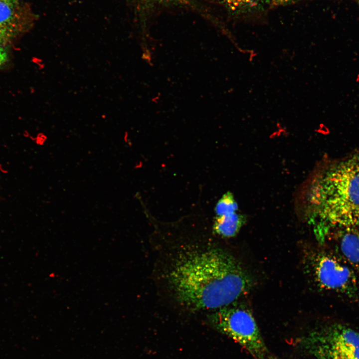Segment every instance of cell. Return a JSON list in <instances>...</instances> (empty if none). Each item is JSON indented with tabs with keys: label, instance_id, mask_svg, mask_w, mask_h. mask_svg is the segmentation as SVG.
<instances>
[{
	"label": "cell",
	"instance_id": "obj_9",
	"mask_svg": "<svg viewBox=\"0 0 359 359\" xmlns=\"http://www.w3.org/2000/svg\"><path fill=\"white\" fill-rule=\"evenodd\" d=\"M238 205L233 195L230 192L223 195L217 202L215 212L217 216H220L236 212Z\"/></svg>",
	"mask_w": 359,
	"mask_h": 359
},
{
	"label": "cell",
	"instance_id": "obj_2",
	"mask_svg": "<svg viewBox=\"0 0 359 359\" xmlns=\"http://www.w3.org/2000/svg\"><path fill=\"white\" fill-rule=\"evenodd\" d=\"M313 196L319 240L334 228L359 227V150L327 166L316 180Z\"/></svg>",
	"mask_w": 359,
	"mask_h": 359
},
{
	"label": "cell",
	"instance_id": "obj_16",
	"mask_svg": "<svg viewBox=\"0 0 359 359\" xmlns=\"http://www.w3.org/2000/svg\"><path fill=\"white\" fill-rule=\"evenodd\" d=\"M357 0V1H359V0Z\"/></svg>",
	"mask_w": 359,
	"mask_h": 359
},
{
	"label": "cell",
	"instance_id": "obj_10",
	"mask_svg": "<svg viewBox=\"0 0 359 359\" xmlns=\"http://www.w3.org/2000/svg\"><path fill=\"white\" fill-rule=\"evenodd\" d=\"M23 31L16 27L0 25V45L5 46Z\"/></svg>",
	"mask_w": 359,
	"mask_h": 359
},
{
	"label": "cell",
	"instance_id": "obj_13",
	"mask_svg": "<svg viewBox=\"0 0 359 359\" xmlns=\"http://www.w3.org/2000/svg\"><path fill=\"white\" fill-rule=\"evenodd\" d=\"M293 0H271L272 4L274 5H280L289 2Z\"/></svg>",
	"mask_w": 359,
	"mask_h": 359
},
{
	"label": "cell",
	"instance_id": "obj_15",
	"mask_svg": "<svg viewBox=\"0 0 359 359\" xmlns=\"http://www.w3.org/2000/svg\"><path fill=\"white\" fill-rule=\"evenodd\" d=\"M150 0V1H158V2H160V1H166V0L167 1V0Z\"/></svg>",
	"mask_w": 359,
	"mask_h": 359
},
{
	"label": "cell",
	"instance_id": "obj_1",
	"mask_svg": "<svg viewBox=\"0 0 359 359\" xmlns=\"http://www.w3.org/2000/svg\"><path fill=\"white\" fill-rule=\"evenodd\" d=\"M152 245L154 279L171 307L210 313L235 303L251 287V278L239 261L211 238Z\"/></svg>",
	"mask_w": 359,
	"mask_h": 359
},
{
	"label": "cell",
	"instance_id": "obj_11",
	"mask_svg": "<svg viewBox=\"0 0 359 359\" xmlns=\"http://www.w3.org/2000/svg\"><path fill=\"white\" fill-rule=\"evenodd\" d=\"M232 10L243 9L255 6L259 0H221Z\"/></svg>",
	"mask_w": 359,
	"mask_h": 359
},
{
	"label": "cell",
	"instance_id": "obj_12",
	"mask_svg": "<svg viewBox=\"0 0 359 359\" xmlns=\"http://www.w3.org/2000/svg\"><path fill=\"white\" fill-rule=\"evenodd\" d=\"M8 59V53L5 46L0 45V67L4 65Z\"/></svg>",
	"mask_w": 359,
	"mask_h": 359
},
{
	"label": "cell",
	"instance_id": "obj_3",
	"mask_svg": "<svg viewBox=\"0 0 359 359\" xmlns=\"http://www.w3.org/2000/svg\"><path fill=\"white\" fill-rule=\"evenodd\" d=\"M208 323L244 348L255 359L269 355L257 323L251 313L234 303L209 313Z\"/></svg>",
	"mask_w": 359,
	"mask_h": 359
},
{
	"label": "cell",
	"instance_id": "obj_5",
	"mask_svg": "<svg viewBox=\"0 0 359 359\" xmlns=\"http://www.w3.org/2000/svg\"><path fill=\"white\" fill-rule=\"evenodd\" d=\"M312 263L315 279L322 289L351 297L358 291L355 273L347 262L331 253L321 252Z\"/></svg>",
	"mask_w": 359,
	"mask_h": 359
},
{
	"label": "cell",
	"instance_id": "obj_7",
	"mask_svg": "<svg viewBox=\"0 0 359 359\" xmlns=\"http://www.w3.org/2000/svg\"><path fill=\"white\" fill-rule=\"evenodd\" d=\"M20 0H0V25L23 30L31 21L24 20Z\"/></svg>",
	"mask_w": 359,
	"mask_h": 359
},
{
	"label": "cell",
	"instance_id": "obj_4",
	"mask_svg": "<svg viewBox=\"0 0 359 359\" xmlns=\"http://www.w3.org/2000/svg\"><path fill=\"white\" fill-rule=\"evenodd\" d=\"M297 344L317 359H359V332L342 324L312 330L299 337Z\"/></svg>",
	"mask_w": 359,
	"mask_h": 359
},
{
	"label": "cell",
	"instance_id": "obj_6",
	"mask_svg": "<svg viewBox=\"0 0 359 359\" xmlns=\"http://www.w3.org/2000/svg\"><path fill=\"white\" fill-rule=\"evenodd\" d=\"M340 231L339 250L347 264L359 272V231L356 228H341Z\"/></svg>",
	"mask_w": 359,
	"mask_h": 359
},
{
	"label": "cell",
	"instance_id": "obj_8",
	"mask_svg": "<svg viewBox=\"0 0 359 359\" xmlns=\"http://www.w3.org/2000/svg\"><path fill=\"white\" fill-rule=\"evenodd\" d=\"M244 216L236 212L216 216L212 225V232L222 238L235 236L245 222Z\"/></svg>",
	"mask_w": 359,
	"mask_h": 359
},
{
	"label": "cell",
	"instance_id": "obj_14",
	"mask_svg": "<svg viewBox=\"0 0 359 359\" xmlns=\"http://www.w3.org/2000/svg\"><path fill=\"white\" fill-rule=\"evenodd\" d=\"M265 359H282L276 356L268 355Z\"/></svg>",
	"mask_w": 359,
	"mask_h": 359
}]
</instances>
